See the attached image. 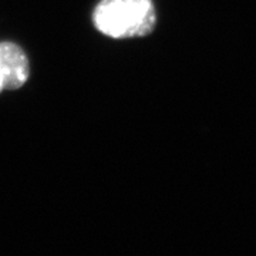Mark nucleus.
<instances>
[{
    "instance_id": "f03ea898",
    "label": "nucleus",
    "mask_w": 256,
    "mask_h": 256,
    "mask_svg": "<svg viewBox=\"0 0 256 256\" xmlns=\"http://www.w3.org/2000/svg\"><path fill=\"white\" fill-rule=\"evenodd\" d=\"M0 72L3 90H18L28 78V60L14 43H0Z\"/></svg>"
},
{
    "instance_id": "f257e3e1",
    "label": "nucleus",
    "mask_w": 256,
    "mask_h": 256,
    "mask_svg": "<svg viewBox=\"0 0 256 256\" xmlns=\"http://www.w3.org/2000/svg\"><path fill=\"white\" fill-rule=\"evenodd\" d=\"M96 28L112 38L150 34L156 23L152 0H101L92 14Z\"/></svg>"
},
{
    "instance_id": "7ed1b4c3",
    "label": "nucleus",
    "mask_w": 256,
    "mask_h": 256,
    "mask_svg": "<svg viewBox=\"0 0 256 256\" xmlns=\"http://www.w3.org/2000/svg\"><path fill=\"white\" fill-rule=\"evenodd\" d=\"M3 92V82H2V72H0V92Z\"/></svg>"
}]
</instances>
